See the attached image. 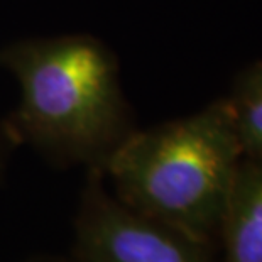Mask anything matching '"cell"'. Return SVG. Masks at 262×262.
Wrapping results in <instances>:
<instances>
[{
  "label": "cell",
  "mask_w": 262,
  "mask_h": 262,
  "mask_svg": "<svg viewBox=\"0 0 262 262\" xmlns=\"http://www.w3.org/2000/svg\"><path fill=\"white\" fill-rule=\"evenodd\" d=\"M238 88L242 90H249V92H255L262 95V63L250 68L245 76L238 83Z\"/></svg>",
  "instance_id": "6"
},
{
  "label": "cell",
  "mask_w": 262,
  "mask_h": 262,
  "mask_svg": "<svg viewBox=\"0 0 262 262\" xmlns=\"http://www.w3.org/2000/svg\"><path fill=\"white\" fill-rule=\"evenodd\" d=\"M244 156L262 161V95L237 88L228 98Z\"/></svg>",
  "instance_id": "5"
},
{
  "label": "cell",
  "mask_w": 262,
  "mask_h": 262,
  "mask_svg": "<svg viewBox=\"0 0 262 262\" xmlns=\"http://www.w3.org/2000/svg\"><path fill=\"white\" fill-rule=\"evenodd\" d=\"M244 149L228 100L132 130L102 172L122 203L213 245Z\"/></svg>",
  "instance_id": "2"
},
{
  "label": "cell",
  "mask_w": 262,
  "mask_h": 262,
  "mask_svg": "<svg viewBox=\"0 0 262 262\" xmlns=\"http://www.w3.org/2000/svg\"><path fill=\"white\" fill-rule=\"evenodd\" d=\"M12 139L9 137L5 127H0V174H2L4 164H5V156H7V150L12 147Z\"/></svg>",
  "instance_id": "7"
},
{
  "label": "cell",
  "mask_w": 262,
  "mask_h": 262,
  "mask_svg": "<svg viewBox=\"0 0 262 262\" xmlns=\"http://www.w3.org/2000/svg\"><path fill=\"white\" fill-rule=\"evenodd\" d=\"M20 102L4 127L53 164L103 168L134 130L114 54L90 36L26 39L0 49Z\"/></svg>",
  "instance_id": "1"
},
{
  "label": "cell",
  "mask_w": 262,
  "mask_h": 262,
  "mask_svg": "<svg viewBox=\"0 0 262 262\" xmlns=\"http://www.w3.org/2000/svg\"><path fill=\"white\" fill-rule=\"evenodd\" d=\"M73 233L75 262H215L213 245L122 203L100 168L86 169Z\"/></svg>",
  "instance_id": "3"
},
{
  "label": "cell",
  "mask_w": 262,
  "mask_h": 262,
  "mask_svg": "<svg viewBox=\"0 0 262 262\" xmlns=\"http://www.w3.org/2000/svg\"><path fill=\"white\" fill-rule=\"evenodd\" d=\"M224 262H262V161L238 164L222 215Z\"/></svg>",
  "instance_id": "4"
},
{
  "label": "cell",
  "mask_w": 262,
  "mask_h": 262,
  "mask_svg": "<svg viewBox=\"0 0 262 262\" xmlns=\"http://www.w3.org/2000/svg\"><path fill=\"white\" fill-rule=\"evenodd\" d=\"M22 262H75L73 259H63L58 257V255H36V257L26 259Z\"/></svg>",
  "instance_id": "8"
}]
</instances>
